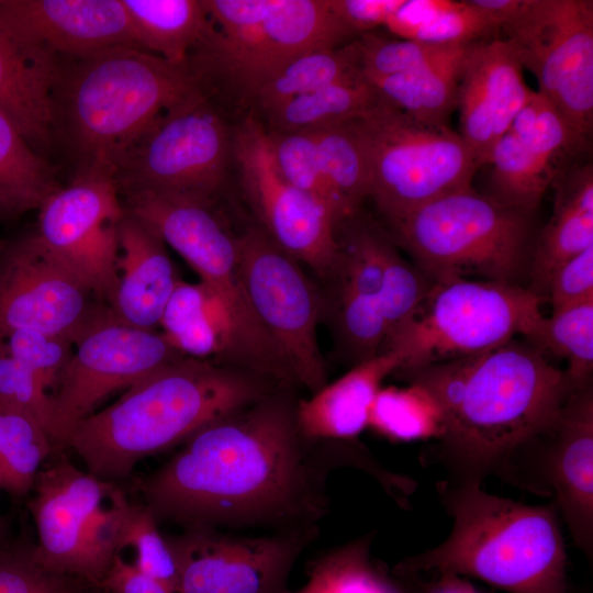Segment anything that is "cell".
I'll use <instances>...</instances> for the list:
<instances>
[{
    "label": "cell",
    "mask_w": 593,
    "mask_h": 593,
    "mask_svg": "<svg viewBox=\"0 0 593 593\" xmlns=\"http://www.w3.org/2000/svg\"><path fill=\"white\" fill-rule=\"evenodd\" d=\"M3 249H4V244L2 240H0V255L2 254Z\"/></svg>",
    "instance_id": "55"
},
{
    "label": "cell",
    "mask_w": 593,
    "mask_h": 593,
    "mask_svg": "<svg viewBox=\"0 0 593 593\" xmlns=\"http://www.w3.org/2000/svg\"><path fill=\"white\" fill-rule=\"evenodd\" d=\"M381 98L360 74L294 98L265 114L279 132H315L356 120Z\"/></svg>",
    "instance_id": "31"
},
{
    "label": "cell",
    "mask_w": 593,
    "mask_h": 593,
    "mask_svg": "<svg viewBox=\"0 0 593 593\" xmlns=\"http://www.w3.org/2000/svg\"><path fill=\"white\" fill-rule=\"evenodd\" d=\"M166 538L178 564L177 593H280L299 544L225 537L210 527Z\"/></svg>",
    "instance_id": "18"
},
{
    "label": "cell",
    "mask_w": 593,
    "mask_h": 593,
    "mask_svg": "<svg viewBox=\"0 0 593 593\" xmlns=\"http://www.w3.org/2000/svg\"><path fill=\"white\" fill-rule=\"evenodd\" d=\"M118 239L119 280L108 307L125 324L155 329L179 281L166 244L126 211Z\"/></svg>",
    "instance_id": "23"
},
{
    "label": "cell",
    "mask_w": 593,
    "mask_h": 593,
    "mask_svg": "<svg viewBox=\"0 0 593 593\" xmlns=\"http://www.w3.org/2000/svg\"><path fill=\"white\" fill-rule=\"evenodd\" d=\"M0 346L32 371L51 396L57 389L74 354L71 340L31 329L10 333Z\"/></svg>",
    "instance_id": "43"
},
{
    "label": "cell",
    "mask_w": 593,
    "mask_h": 593,
    "mask_svg": "<svg viewBox=\"0 0 593 593\" xmlns=\"http://www.w3.org/2000/svg\"><path fill=\"white\" fill-rule=\"evenodd\" d=\"M542 302L514 283L470 278L432 282L417 311L382 353L402 351L400 370H406L483 353L518 337L529 340L544 318Z\"/></svg>",
    "instance_id": "8"
},
{
    "label": "cell",
    "mask_w": 593,
    "mask_h": 593,
    "mask_svg": "<svg viewBox=\"0 0 593 593\" xmlns=\"http://www.w3.org/2000/svg\"><path fill=\"white\" fill-rule=\"evenodd\" d=\"M156 517L146 504L131 503L120 550L132 547L133 563L146 574L171 586L177 592L178 564L174 551L157 527Z\"/></svg>",
    "instance_id": "41"
},
{
    "label": "cell",
    "mask_w": 593,
    "mask_h": 593,
    "mask_svg": "<svg viewBox=\"0 0 593 593\" xmlns=\"http://www.w3.org/2000/svg\"><path fill=\"white\" fill-rule=\"evenodd\" d=\"M237 247L244 287L258 320L282 353L294 381L314 394L327 379L317 340L323 292L300 262L260 228L237 236Z\"/></svg>",
    "instance_id": "12"
},
{
    "label": "cell",
    "mask_w": 593,
    "mask_h": 593,
    "mask_svg": "<svg viewBox=\"0 0 593 593\" xmlns=\"http://www.w3.org/2000/svg\"><path fill=\"white\" fill-rule=\"evenodd\" d=\"M211 29L194 59L244 98L291 60L354 35L328 0H205Z\"/></svg>",
    "instance_id": "7"
},
{
    "label": "cell",
    "mask_w": 593,
    "mask_h": 593,
    "mask_svg": "<svg viewBox=\"0 0 593 593\" xmlns=\"http://www.w3.org/2000/svg\"><path fill=\"white\" fill-rule=\"evenodd\" d=\"M85 583L54 573L43 567L34 553V545L0 549V593H67Z\"/></svg>",
    "instance_id": "47"
},
{
    "label": "cell",
    "mask_w": 593,
    "mask_h": 593,
    "mask_svg": "<svg viewBox=\"0 0 593 593\" xmlns=\"http://www.w3.org/2000/svg\"><path fill=\"white\" fill-rule=\"evenodd\" d=\"M37 211L35 240L109 304L119 280V225L125 213L113 176L80 171Z\"/></svg>",
    "instance_id": "14"
},
{
    "label": "cell",
    "mask_w": 593,
    "mask_h": 593,
    "mask_svg": "<svg viewBox=\"0 0 593 593\" xmlns=\"http://www.w3.org/2000/svg\"><path fill=\"white\" fill-rule=\"evenodd\" d=\"M233 158L260 230L280 249L326 279L338 256L337 224L325 205L280 174L267 130L256 118H246L233 135Z\"/></svg>",
    "instance_id": "15"
},
{
    "label": "cell",
    "mask_w": 593,
    "mask_h": 593,
    "mask_svg": "<svg viewBox=\"0 0 593 593\" xmlns=\"http://www.w3.org/2000/svg\"><path fill=\"white\" fill-rule=\"evenodd\" d=\"M405 362L389 350L355 365L348 372L295 406L300 434L306 438L350 439L368 427L372 402L382 381Z\"/></svg>",
    "instance_id": "24"
},
{
    "label": "cell",
    "mask_w": 593,
    "mask_h": 593,
    "mask_svg": "<svg viewBox=\"0 0 593 593\" xmlns=\"http://www.w3.org/2000/svg\"><path fill=\"white\" fill-rule=\"evenodd\" d=\"M400 372L438 403L444 418L440 439L447 449L479 468L546 435L573 393L564 370L518 338Z\"/></svg>",
    "instance_id": "2"
},
{
    "label": "cell",
    "mask_w": 593,
    "mask_h": 593,
    "mask_svg": "<svg viewBox=\"0 0 593 593\" xmlns=\"http://www.w3.org/2000/svg\"><path fill=\"white\" fill-rule=\"evenodd\" d=\"M312 133L326 176L349 221L369 198L368 168L358 134L351 121Z\"/></svg>",
    "instance_id": "37"
},
{
    "label": "cell",
    "mask_w": 593,
    "mask_h": 593,
    "mask_svg": "<svg viewBox=\"0 0 593 593\" xmlns=\"http://www.w3.org/2000/svg\"><path fill=\"white\" fill-rule=\"evenodd\" d=\"M233 158V135L204 91L160 119L125 155L119 192L148 189L215 201Z\"/></svg>",
    "instance_id": "11"
},
{
    "label": "cell",
    "mask_w": 593,
    "mask_h": 593,
    "mask_svg": "<svg viewBox=\"0 0 593 593\" xmlns=\"http://www.w3.org/2000/svg\"><path fill=\"white\" fill-rule=\"evenodd\" d=\"M3 527L1 525V522H0V549L3 547V542H2V539H3V532H2Z\"/></svg>",
    "instance_id": "54"
},
{
    "label": "cell",
    "mask_w": 593,
    "mask_h": 593,
    "mask_svg": "<svg viewBox=\"0 0 593 593\" xmlns=\"http://www.w3.org/2000/svg\"><path fill=\"white\" fill-rule=\"evenodd\" d=\"M280 593H291V592L282 591ZM295 593H324V591L320 582L317 581V579L312 574L309 583L302 590Z\"/></svg>",
    "instance_id": "52"
},
{
    "label": "cell",
    "mask_w": 593,
    "mask_h": 593,
    "mask_svg": "<svg viewBox=\"0 0 593 593\" xmlns=\"http://www.w3.org/2000/svg\"><path fill=\"white\" fill-rule=\"evenodd\" d=\"M61 61L0 30V110L33 145L55 135V96Z\"/></svg>",
    "instance_id": "25"
},
{
    "label": "cell",
    "mask_w": 593,
    "mask_h": 593,
    "mask_svg": "<svg viewBox=\"0 0 593 593\" xmlns=\"http://www.w3.org/2000/svg\"><path fill=\"white\" fill-rule=\"evenodd\" d=\"M58 188L51 166L0 110V217L38 210Z\"/></svg>",
    "instance_id": "30"
},
{
    "label": "cell",
    "mask_w": 593,
    "mask_h": 593,
    "mask_svg": "<svg viewBox=\"0 0 593 593\" xmlns=\"http://www.w3.org/2000/svg\"><path fill=\"white\" fill-rule=\"evenodd\" d=\"M0 407L32 418L52 440L53 404L49 392L27 367L11 357L1 346Z\"/></svg>",
    "instance_id": "46"
},
{
    "label": "cell",
    "mask_w": 593,
    "mask_h": 593,
    "mask_svg": "<svg viewBox=\"0 0 593 593\" xmlns=\"http://www.w3.org/2000/svg\"><path fill=\"white\" fill-rule=\"evenodd\" d=\"M0 30L60 61L138 48L122 0H0Z\"/></svg>",
    "instance_id": "19"
},
{
    "label": "cell",
    "mask_w": 593,
    "mask_h": 593,
    "mask_svg": "<svg viewBox=\"0 0 593 593\" xmlns=\"http://www.w3.org/2000/svg\"><path fill=\"white\" fill-rule=\"evenodd\" d=\"M492 187L497 201L533 214L548 187L557 178L555 165L545 160L508 131L495 145Z\"/></svg>",
    "instance_id": "33"
},
{
    "label": "cell",
    "mask_w": 593,
    "mask_h": 593,
    "mask_svg": "<svg viewBox=\"0 0 593 593\" xmlns=\"http://www.w3.org/2000/svg\"><path fill=\"white\" fill-rule=\"evenodd\" d=\"M98 589L107 593H177L171 586L146 574L119 553L113 557Z\"/></svg>",
    "instance_id": "50"
},
{
    "label": "cell",
    "mask_w": 593,
    "mask_h": 593,
    "mask_svg": "<svg viewBox=\"0 0 593 593\" xmlns=\"http://www.w3.org/2000/svg\"><path fill=\"white\" fill-rule=\"evenodd\" d=\"M558 180L552 215L532 251L528 289L546 300L548 282L566 261L593 246V168L577 167Z\"/></svg>",
    "instance_id": "26"
},
{
    "label": "cell",
    "mask_w": 593,
    "mask_h": 593,
    "mask_svg": "<svg viewBox=\"0 0 593 593\" xmlns=\"http://www.w3.org/2000/svg\"><path fill=\"white\" fill-rule=\"evenodd\" d=\"M593 299V246L561 265L551 276L546 300L551 313Z\"/></svg>",
    "instance_id": "48"
},
{
    "label": "cell",
    "mask_w": 593,
    "mask_h": 593,
    "mask_svg": "<svg viewBox=\"0 0 593 593\" xmlns=\"http://www.w3.org/2000/svg\"><path fill=\"white\" fill-rule=\"evenodd\" d=\"M438 491L452 529L438 546L402 562L400 573L470 575L508 593H567L556 506L489 494L474 479Z\"/></svg>",
    "instance_id": "5"
},
{
    "label": "cell",
    "mask_w": 593,
    "mask_h": 593,
    "mask_svg": "<svg viewBox=\"0 0 593 593\" xmlns=\"http://www.w3.org/2000/svg\"><path fill=\"white\" fill-rule=\"evenodd\" d=\"M501 31L561 115L573 152L586 150L593 130V1L518 0Z\"/></svg>",
    "instance_id": "10"
},
{
    "label": "cell",
    "mask_w": 593,
    "mask_h": 593,
    "mask_svg": "<svg viewBox=\"0 0 593 593\" xmlns=\"http://www.w3.org/2000/svg\"><path fill=\"white\" fill-rule=\"evenodd\" d=\"M294 411L270 393L203 426L138 481L145 504L188 527L289 512L305 482Z\"/></svg>",
    "instance_id": "1"
},
{
    "label": "cell",
    "mask_w": 593,
    "mask_h": 593,
    "mask_svg": "<svg viewBox=\"0 0 593 593\" xmlns=\"http://www.w3.org/2000/svg\"><path fill=\"white\" fill-rule=\"evenodd\" d=\"M523 70L506 38L474 42L466 55L457 97L459 134L479 166L490 163L495 145L534 93Z\"/></svg>",
    "instance_id": "21"
},
{
    "label": "cell",
    "mask_w": 593,
    "mask_h": 593,
    "mask_svg": "<svg viewBox=\"0 0 593 593\" xmlns=\"http://www.w3.org/2000/svg\"><path fill=\"white\" fill-rule=\"evenodd\" d=\"M114 485L81 471L65 454L42 467L29 507L37 533L34 553L43 567L82 581L85 534Z\"/></svg>",
    "instance_id": "20"
},
{
    "label": "cell",
    "mask_w": 593,
    "mask_h": 593,
    "mask_svg": "<svg viewBox=\"0 0 593 593\" xmlns=\"http://www.w3.org/2000/svg\"><path fill=\"white\" fill-rule=\"evenodd\" d=\"M136 45L178 66L192 64L211 20L205 0H122Z\"/></svg>",
    "instance_id": "28"
},
{
    "label": "cell",
    "mask_w": 593,
    "mask_h": 593,
    "mask_svg": "<svg viewBox=\"0 0 593 593\" xmlns=\"http://www.w3.org/2000/svg\"><path fill=\"white\" fill-rule=\"evenodd\" d=\"M324 593H399L369 563L367 542L350 545L312 571Z\"/></svg>",
    "instance_id": "44"
},
{
    "label": "cell",
    "mask_w": 593,
    "mask_h": 593,
    "mask_svg": "<svg viewBox=\"0 0 593 593\" xmlns=\"http://www.w3.org/2000/svg\"><path fill=\"white\" fill-rule=\"evenodd\" d=\"M432 593H477L473 588L458 577H441V581Z\"/></svg>",
    "instance_id": "51"
},
{
    "label": "cell",
    "mask_w": 593,
    "mask_h": 593,
    "mask_svg": "<svg viewBox=\"0 0 593 593\" xmlns=\"http://www.w3.org/2000/svg\"><path fill=\"white\" fill-rule=\"evenodd\" d=\"M355 44L360 74L365 78H382L412 70L454 46L387 38L373 32L361 34Z\"/></svg>",
    "instance_id": "42"
},
{
    "label": "cell",
    "mask_w": 593,
    "mask_h": 593,
    "mask_svg": "<svg viewBox=\"0 0 593 593\" xmlns=\"http://www.w3.org/2000/svg\"><path fill=\"white\" fill-rule=\"evenodd\" d=\"M90 589L91 586L88 585L87 583H81L75 586L74 589H71L70 591H68L67 593H91Z\"/></svg>",
    "instance_id": "53"
},
{
    "label": "cell",
    "mask_w": 593,
    "mask_h": 593,
    "mask_svg": "<svg viewBox=\"0 0 593 593\" xmlns=\"http://www.w3.org/2000/svg\"><path fill=\"white\" fill-rule=\"evenodd\" d=\"M183 357L161 332L116 320L104 306L74 343L71 360L52 394V441L67 446L75 427L108 395Z\"/></svg>",
    "instance_id": "13"
},
{
    "label": "cell",
    "mask_w": 593,
    "mask_h": 593,
    "mask_svg": "<svg viewBox=\"0 0 593 593\" xmlns=\"http://www.w3.org/2000/svg\"><path fill=\"white\" fill-rule=\"evenodd\" d=\"M269 147L280 174L332 213L337 226L347 215L324 170L312 132L267 130Z\"/></svg>",
    "instance_id": "38"
},
{
    "label": "cell",
    "mask_w": 593,
    "mask_h": 593,
    "mask_svg": "<svg viewBox=\"0 0 593 593\" xmlns=\"http://www.w3.org/2000/svg\"><path fill=\"white\" fill-rule=\"evenodd\" d=\"M368 427L394 441L441 438L444 418L434 396L422 385L381 388L370 409Z\"/></svg>",
    "instance_id": "34"
},
{
    "label": "cell",
    "mask_w": 593,
    "mask_h": 593,
    "mask_svg": "<svg viewBox=\"0 0 593 593\" xmlns=\"http://www.w3.org/2000/svg\"><path fill=\"white\" fill-rule=\"evenodd\" d=\"M415 15L416 24L409 40L436 45L471 44L499 32L468 0H417Z\"/></svg>",
    "instance_id": "39"
},
{
    "label": "cell",
    "mask_w": 593,
    "mask_h": 593,
    "mask_svg": "<svg viewBox=\"0 0 593 593\" xmlns=\"http://www.w3.org/2000/svg\"><path fill=\"white\" fill-rule=\"evenodd\" d=\"M193 61L172 65L121 46L61 64L55 96V134H61L81 171L113 176L131 148L167 113L203 90Z\"/></svg>",
    "instance_id": "4"
},
{
    "label": "cell",
    "mask_w": 593,
    "mask_h": 593,
    "mask_svg": "<svg viewBox=\"0 0 593 593\" xmlns=\"http://www.w3.org/2000/svg\"><path fill=\"white\" fill-rule=\"evenodd\" d=\"M351 123L366 157L369 197L389 223L436 198L472 187L480 166L448 125L418 122L382 99Z\"/></svg>",
    "instance_id": "9"
},
{
    "label": "cell",
    "mask_w": 593,
    "mask_h": 593,
    "mask_svg": "<svg viewBox=\"0 0 593 593\" xmlns=\"http://www.w3.org/2000/svg\"><path fill=\"white\" fill-rule=\"evenodd\" d=\"M332 12L353 34L385 26L404 0H328Z\"/></svg>",
    "instance_id": "49"
},
{
    "label": "cell",
    "mask_w": 593,
    "mask_h": 593,
    "mask_svg": "<svg viewBox=\"0 0 593 593\" xmlns=\"http://www.w3.org/2000/svg\"><path fill=\"white\" fill-rule=\"evenodd\" d=\"M471 44L454 45L412 70L366 79L384 102L412 119L428 125H448L457 109L459 80Z\"/></svg>",
    "instance_id": "27"
},
{
    "label": "cell",
    "mask_w": 593,
    "mask_h": 593,
    "mask_svg": "<svg viewBox=\"0 0 593 593\" xmlns=\"http://www.w3.org/2000/svg\"><path fill=\"white\" fill-rule=\"evenodd\" d=\"M547 461V478L577 545L586 553L593 537L592 385L571 393L557 422Z\"/></svg>",
    "instance_id": "22"
},
{
    "label": "cell",
    "mask_w": 593,
    "mask_h": 593,
    "mask_svg": "<svg viewBox=\"0 0 593 593\" xmlns=\"http://www.w3.org/2000/svg\"><path fill=\"white\" fill-rule=\"evenodd\" d=\"M530 216L471 187L426 202L390 224L430 282L475 276L518 284L534 247Z\"/></svg>",
    "instance_id": "6"
},
{
    "label": "cell",
    "mask_w": 593,
    "mask_h": 593,
    "mask_svg": "<svg viewBox=\"0 0 593 593\" xmlns=\"http://www.w3.org/2000/svg\"><path fill=\"white\" fill-rule=\"evenodd\" d=\"M360 75L355 41L300 55L264 83L250 100L265 114L281 104Z\"/></svg>",
    "instance_id": "32"
},
{
    "label": "cell",
    "mask_w": 593,
    "mask_h": 593,
    "mask_svg": "<svg viewBox=\"0 0 593 593\" xmlns=\"http://www.w3.org/2000/svg\"><path fill=\"white\" fill-rule=\"evenodd\" d=\"M269 383L236 366L183 356L81 421L66 447L96 477L111 482L124 479L139 460L269 395Z\"/></svg>",
    "instance_id": "3"
},
{
    "label": "cell",
    "mask_w": 593,
    "mask_h": 593,
    "mask_svg": "<svg viewBox=\"0 0 593 593\" xmlns=\"http://www.w3.org/2000/svg\"><path fill=\"white\" fill-rule=\"evenodd\" d=\"M527 342L567 361L564 373L571 392L591 385L593 299L544 316L536 334Z\"/></svg>",
    "instance_id": "35"
},
{
    "label": "cell",
    "mask_w": 593,
    "mask_h": 593,
    "mask_svg": "<svg viewBox=\"0 0 593 593\" xmlns=\"http://www.w3.org/2000/svg\"><path fill=\"white\" fill-rule=\"evenodd\" d=\"M92 291L31 235L0 255V344L31 329L71 340L104 307Z\"/></svg>",
    "instance_id": "16"
},
{
    "label": "cell",
    "mask_w": 593,
    "mask_h": 593,
    "mask_svg": "<svg viewBox=\"0 0 593 593\" xmlns=\"http://www.w3.org/2000/svg\"><path fill=\"white\" fill-rule=\"evenodd\" d=\"M159 326L168 343L186 357L231 359V335L219 301L200 282L179 279L166 304Z\"/></svg>",
    "instance_id": "29"
},
{
    "label": "cell",
    "mask_w": 593,
    "mask_h": 593,
    "mask_svg": "<svg viewBox=\"0 0 593 593\" xmlns=\"http://www.w3.org/2000/svg\"><path fill=\"white\" fill-rule=\"evenodd\" d=\"M130 504L124 492L114 485L89 523L83 538L82 581L91 588L98 589L113 557L120 551Z\"/></svg>",
    "instance_id": "40"
},
{
    "label": "cell",
    "mask_w": 593,
    "mask_h": 593,
    "mask_svg": "<svg viewBox=\"0 0 593 593\" xmlns=\"http://www.w3.org/2000/svg\"><path fill=\"white\" fill-rule=\"evenodd\" d=\"M55 447L32 418L0 407V489L15 497L32 491Z\"/></svg>",
    "instance_id": "36"
},
{
    "label": "cell",
    "mask_w": 593,
    "mask_h": 593,
    "mask_svg": "<svg viewBox=\"0 0 593 593\" xmlns=\"http://www.w3.org/2000/svg\"><path fill=\"white\" fill-rule=\"evenodd\" d=\"M392 240L378 228L355 224L347 230L336 262L325 280L323 316L354 366L379 354L388 338L384 317V260Z\"/></svg>",
    "instance_id": "17"
},
{
    "label": "cell",
    "mask_w": 593,
    "mask_h": 593,
    "mask_svg": "<svg viewBox=\"0 0 593 593\" xmlns=\"http://www.w3.org/2000/svg\"><path fill=\"white\" fill-rule=\"evenodd\" d=\"M527 147L555 165L564 153L573 152L568 127L553 105L538 91L515 118L511 128Z\"/></svg>",
    "instance_id": "45"
}]
</instances>
